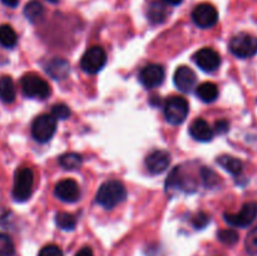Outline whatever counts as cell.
<instances>
[{
  "instance_id": "6da1fadb",
  "label": "cell",
  "mask_w": 257,
  "mask_h": 256,
  "mask_svg": "<svg viewBox=\"0 0 257 256\" xmlns=\"http://www.w3.org/2000/svg\"><path fill=\"white\" fill-rule=\"evenodd\" d=\"M127 198V190L119 181H107L103 183L95 195V201L98 205L107 210H112L115 206L122 203Z\"/></svg>"
},
{
  "instance_id": "7a4b0ae2",
  "label": "cell",
  "mask_w": 257,
  "mask_h": 256,
  "mask_svg": "<svg viewBox=\"0 0 257 256\" xmlns=\"http://www.w3.org/2000/svg\"><path fill=\"white\" fill-rule=\"evenodd\" d=\"M34 186V172L29 167L18 168L14 175L12 195L17 202H25L30 198Z\"/></svg>"
},
{
  "instance_id": "3957f363",
  "label": "cell",
  "mask_w": 257,
  "mask_h": 256,
  "mask_svg": "<svg viewBox=\"0 0 257 256\" xmlns=\"http://www.w3.org/2000/svg\"><path fill=\"white\" fill-rule=\"evenodd\" d=\"M20 85H22L23 94L28 98H37L43 100L52 94V89L47 80L35 73H28L23 75Z\"/></svg>"
},
{
  "instance_id": "277c9868",
  "label": "cell",
  "mask_w": 257,
  "mask_h": 256,
  "mask_svg": "<svg viewBox=\"0 0 257 256\" xmlns=\"http://www.w3.org/2000/svg\"><path fill=\"white\" fill-rule=\"evenodd\" d=\"M230 50L235 57L247 59L257 54V38L248 33H238L230 40Z\"/></svg>"
},
{
  "instance_id": "5b68a950",
  "label": "cell",
  "mask_w": 257,
  "mask_h": 256,
  "mask_svg": "<svg viewBox=\"0 0 257 256\" xmlns=\"http://www.w3.org/2000/svg\"><path fill=\"white\" fill-rule=\"evenodd\" d=\"M165 117L170 124L180 125L187 118L190 107L186 98L183 97H171L167 102L165 103Z\"/></svg>"
},
{
  "instance_id": "8992f818",
  "label": "cell",
  "mask_w": 257,
  "mask_h": 256,
  "mask_svg": "<svg viewBox=\"0 0 257 256\" xmlns=\"http://www.w3.org/2000/svg\"><path fill=\"white\" fill-rule=\"evenodd\" d=\"M55 131H57V119L52 114H40L33 120L32 135L37 142H49Z\"/></svg>"
},
{
  "instance_id": "52a82bcc",
  "label": "cell",
  "mask_w": 257,
  "mask_h": 256,
  "mask_svg": "<svg viewBox=\"0 0 257 256\" xmlns=\"http://www.w3.org/2000/svg\"><path fill=\"white\" fill-rule=\"evenodd\" d=\"M105 62H107V54H105L104 49L102 47L94 45L85 50V53L83 54L82 59H80V68L83 69V72L88 73V74H95L103 69Z\"/></svg>"
},
{
  "instance_id": "ba28073f",
  "label": "cell",
  "mask_w": 257,
  "mask_h": 256,
  "mask_svg": "<svg viewBox=\"0 0 257 256\" xmlns=\"http://www.w3.org/2000/svg\"><path fill=\"white\" fill-rule=\"evenodd\" d=\"M257 217V202H247L236 213L225 212L223 218L232 227H248Z\"/></svg>"
},
{
  "instance_id": "9c48e42d",
  "label": "cell",
  "mask_w": 257,
  "mask_h": 256,
  "mask_svg": "<svg viewBox=\"0 0 257 256\" xmlns=\"http://www.w3.org/2000/svg\"><path fill=\"white\" fill-rule=\"evenodd\" d=\"M192 20L201 29H210L217 24L218 12L210 3H202L193 9Z\"/></svg>"
},
{
  "instance_id": "30bf717a",
  "label": "cell",
  "mask_w": 257,
  "mask_h": 256,
  "mask_svg": "<svg viewBox=\"0 0 257 256\" xmlns=\"http://www.w3.org/2000/svg\"><path fill=\"white\" fill-rule=\"evenodd\" d=\"M165 69L161 64H148L140 72V82L147 89L160 87L165 80Z\"/></svg>"
},
{
  "instance_id": "8fae6325",
  "label": "cell",
  "mask_w": 257,
  "mask_h": 256,
  "mask_svg": "<svg viewBox=\"0 0 257 256\" xmlns=\"http://www.w3.org/2000/svg\"><path fill=\"white\" fill-rule=\"evenodd\" d=\"M198 68L203 72H215L221 65V57L212 48H202L193 57Z\"/></svg>"
},
{
  "instance_id": "7c38bea8",
  "label": "cell",
  "mask_w": 257,
  "mask_h": 256,
  "mask_svg": "<svg viewBox=\"0 0 257 256\" xmlns=\"http://www.w3.org/2000/svg\"><path fill=\"white\" fill-rule=\"evenodd\" d=\"M54 195L55 197L59 198L63 202L72 203L79 200L80 188L74 180H72V178H65V180L59 181L55 185Z\"/></svg>"
},
{
  "instance_id": "4fadbf2b",
  "label": "cell",
  "mask_w": 257,
  "mask_h": 256,
  "mask_svg": "<svg viewBox=\"0 0 257 256\" xmlns=\"http://www.w3.org/2000/svg\"><path fill=\"white\" fill-rule=\"evenodd\" d=\"M171 163V155L167 151L157 150L146 157V167L152 175H161L168 168Z\"/></svg>"
},
{
  "instance_id": "5bb4252c",
  "label": "cell",
  "mask_w": 257,
  "mask_h": 256,
  "mask_svg": "<svg viewBox=\"0 0 257 256\" xmlns=\"http://www.w3.org/2000/svg\"><path fill=\"white\" fill-rule=\"evenodd\" d=\"M173 82H175L176 88L178 90L183 93H188L195 88L196 82H197V75L190 67L181 65L175 72Z\"/></svg>"
},
{
  "instance_id": "9a60e30c",
  "label": "cell",
  "mask_w": 257,
  "mask_h": 256,
  "mask_svg": "<svg viewBox=\"0 0 257 256\" xmlns=\"http://www.w3.org/2000/svg\"><path fill=\"white\" fill-rule=\"evenodd\" d=\"M190 135L193 140L198 141V142H210L212 141L215 132L213 128L208 124L202 118L193 120L190 125Z\"/></svg>"
},
{
  "instance_id": "2e32d148",
  "label": "cell",
  "mask_w": 257,
  "mask_h": 256,
  "mask_svg": "<svg viewBox=\"0 0 257 256\" xmlns=\"http://www.w3.org/2000/svg\"><path fill=\"white\" fill-rule=\"evenodd\" d=\"M45 72L50 78L55 80L65 79L70 72L69 62L63 58H53L45 64Z\"/></svg>"
},
{
  "instance_id": "e0dca14e",
  "label": "cell",
  "mask_w": 257,
  "mask_h": 256,
  "mask_svg": "<svg viewBox=\"0 0 257 256\" xmlns=\"http://www.w3.org/2000/svg\"><path fill=\"white\" fill-rule=\"evenodd\" d=\"M167 4L160 0H152L147 5V18L152 24H162L168 17Z\"/></svg>"
},
{
  "instance_id": "ac0fdd59",
  "label": "cell",
  "mask_w": 257,
  "mask_h": 256,
  "mask_svg": "<svg viewBox=\"0 0 257 256\" xmlns=\"http://www.w3.org/2000/svg\"><path fill=\"white\" fill-rule=\"evenodd\" d=\"M15 97H17V90H15V84L12 77L3 75L0 78V99L4 103H13Z\"/></svg>"
},
{
  "instance_id": "d6986e66",
  "label": "cell",
  "mask_w": 257,
  "mask_h": 256,
  "mask_svg": "<svg viewBox=\"0 0 257 256\" xmlns=\"http://www.w3.org/2000/svg\"><path fill=\"white\" fill-rule=\"evenodd\" d=\"M196 94L202 102L212 103L217 99L218 97V88L215 83L205 82L201 83L196 89Z\"/></svg>"
},
{
  "instance_id": "ffe728a7",
  "label": "cell",
  "mask_w": 257,
  "mask_h": 256,
  "mask_svg": "<svg viewBox=\"0 0 257 256\" xmlns=\"http://www.w3.org/2000/svg\"><path fill=\"white\" fill-rule=\"evenodd\" d=\"M217 163L221 166L222 168H225L228 173L233 176H238L241 175L243 170V165L238 158L233 157V156H228V155H223L220 156L217 158Z\"/></svg>"
},
{
  "instance_id": "44dd1931",
  "label": "cell",
  "mask_w": 257,
  "mask_h": 256,
  "mask_svg": "<svg viewBox=\"0 0 257 256\" xmlns=\"http://www.w3.org/2000/svg\"><path fill=\"white\" fill-rule=\"evenodd\" d=\"M44 7L39 0H30L24 7V15L30 23H38L44 17Z\"/></svg>"
},
{
  "instance_id": "7402d4cb",
  "label": "cell",
  "mask_w": 257,
  "mask_h": 256,
  "mask_svg": "<svg viewBox=\"0 0 257 256\" xmlns=\"http://www.w3.org/2000/svg\"><path fill=\"white\" fill-rule=\"evenodd\" d=\"M18 43V35L9 24L0 25V45L4 48H14Z\"/></svg>"
},
{
  "instance_id": "603a6c76",
  "label": "cell",
  "mask_w": 257,
  "mask_h": 256,
  "mask_svg": "<svg viewBox=\"0 0 257 256\" xmlns=\"http://www.w3.org/2000/svg\"><path fill=\"white\" fill-rule=\"evenodd\" d=\"M83 163V157L82 155L75 152H69L64 153L63 156L59 157V165L62 166V168L67 171H74L82 166Z\"/></svg>"
},
{
  "instance_id": "cb8c5ba5",
  "label": "cell",
  "mask_w": 257,
  "mask_h": 256,
  "mask_svg": "<svg viewBox=\"0 0 257 256\" xmlns=\"http://www.w3.org/2000/svg\"><path fill=\"white\" fill-rule=\"evenodd\" d=\"M55 223L60 230L64 231H73L77 225L75 217L69 212H58L55 215Z\"/></svg>"
},
{
  "instance_id": "d4e9b609",
  "label": "cell",
  "mask_w": 257,
  "mask_h": 256,
  "mask_svg": "<svg viewBox=\"0 0 257 256\" xmlns=\"http://www.w3.org/2000/svg\"><path fill=\"white\" fill-rule=\"evenodd\" d=\"M217 237L218 240H220L222 243H225V245L232 246L235 245V243H237L240 236H238L237 231L232 230V228H226V230L218 231Z\"/></svg>"
},
{
  "instance_id": "484cf974",
  "label": "cell",
  "mask_w": 257,
  "mask_h": 256,
  "mask_svg": "<svg viewBox=\"0 0 257 256\" xmlns=\"http://www.w3.org/2000/svg\"><path fill=\"white\" fill-rule=\"evenodd\" d=\"M50 114L55 118V119H67L70 115V109L67 104L64 103H55L52 105V112Z\"/></svg>"
},
{
  "instance_id": "4316f807",
  "label": "cell",
  "mask_w": 257,
  "mask_h": 256,
  "mask_svg": "<svg viewBox=\"0 0 257 256\" xmlns=\"http://www.w3.org/2000/svg\"><path fill=\"white\" fill-rule=\"evenodd\" d=\"M246 251L250 255H257V226L248 232L245 240Z\"/></svg>"
},
{
  "instance_id": "83f0119b",
  "label": "cell",
  "mask_w": 257,
  "mask_h": 256,
  "mask_svg": "<svg viewBox=\"0 0 257 256\" xmlns=\"http://www.w3.org/2000/svg\"><path fill=\"white\" fill-rule=\"evenodd\" d=\"M210 222V216L205 212H198L195 217L192 218V225L193 227L197 228V230H202Z\"/></svg>"
},
{
  "instance_id": "f1b7e54d",
  "label": "cell",
  "mask_w": 257,
  "mask_h": 256,
  "mask_svg": "<svg viewBox=\"0 0 257 256\" xmlns=\"http://www.w3.org/2000/svg\"><path fill=\"white\" fill-rule=\"evenodd\" d=\"M202 178H203V182H205L206 186L211 187V186L216 185L218 182V176L213 172L212 170L207 167H203L202 170Z\"/></svg>"
},
{
  "instance_id": "f546056e",
  "label": "cell",
  "mask_w": 257,
  "mask_h": 256,
  "mask_svg": "<svg viewBox=\"0 0 257 256\" xmlns=\"http://www.w3.org/2000/svg\"><path fill=\"white\" fill-rule=\"evenodd\" d=\"M38 256H64L63 251L57 245H47L39 251Z\"/></svg>"
},
{
  "instance_id": "4dcf8cb0",
  "label": "cell",
  "mask_w": 257,
  "mask_h": 256,
  "mask_svg": "<svg viewBox=\"0 0 257 256\" xmlns=\"http://www.w3.org/2000/svg\"><path fill=\"white\" fill-rule=\"evenodd\" d=\"M230 130V123L226 119H220L215 123L213 125V132L218 133V135H225Z\"/></svg>"
},
{
  "instance_id": "1f68e13d",
  "label": "cell",
  "mask_w": 257,
  "mask_h": 256,
  "mask_svg": "<svg viewBox=\"0 0 257 256\" xmlns=\"http://www.w3.org/2000/svg\"><path fill=\"white\" fill-rule=\"evenodd\" d=\"M0 256H14V246L10 240L5 241L4 246L0 247Z\"/></svg>"
},
{
  "instance_id": "d6a6232c",
  "label": "cell",
  "mask_w": 257,
  "mask_h": 256,
  "mask_svg": "<svg viewBox=\"0 0 257 256\" xmlns=\"http://www.w3.org/2000/svg\"><path fill=\"white\" fill-rule=\"evenodd\" d=\"M75 256H94V255H93V251L90 247H83L75 253Z\"/></svg>"
},
{
  "instance_id": "836d02e7",
  "label": "cell",
  "mask_w": 257,
  "mask_h": 256,
  "mask_svg": "<svg viewBox=\"0 0 257 256\" xmlns=\"http://www.w3.org/2000/svg\"><path fill=\"white\" fill-rule=\"evenodd\" d=\"M2 3L9 8H17L19 4V0H2Z\"/></svg>"
},
{
  "instance_id": "e575fe53",
  "label": "cell",
  "mask_w": 257,
  "mask_h": 256,
  "mask_svg": "<svg viewBox=\"0 0 257 256\" xmlns=\"http://www.w3.org/2000/svg\"><path fill=\"white\" fill-rule=\"evenodd\" d=\"M162 2L167 5H173V7H177V5H180L183 0H162Z\"/></svg>"
},
{
  "instance_id": "d590c367",
  "label": "cell",
  "mask_w": 257,
  "mask_h": 256,
  "mask_svg": "<svg viewBox=\"0 0 257 256\" xmlns=\"http://www.w3.org/2000/svg\"><path fill=\"white\" fill-rule=\"evenodd\" d=\"M9 240V237H8L7 235H4V233L0 232V241H8Z\"/></svg>"
},
{
  "instance_id": "8d00e7d4",
  "label": "cell",
  "mask_w": 257,
  "mask_h": 256,
  "mask_svg": "<svg viewBox=\"0 0 257 256\" xmlns=\"http://www.w3.org/2000/svg\"><path fill=\"white\" fill-rule=\"evenodd\" d=\"M48 3H52V4H57V3H59L60 0H47Z\"/></svg>"
}]
</instances>
